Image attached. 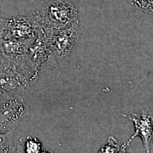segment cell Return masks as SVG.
I'll list each match as a JSON object with an SVG mask.
<instances>
[{
    "label": "cell",
    "instance_id": "cell-4",
    "mask_svg": "<svg viewBox=\"0 0 153 153\" xmlns=\"http://www.w3.org/2000/svg\"><path fill=\"white\" fill-rule=\"evenodd\" d=\"M29 111L21 95L0 97V132L16 129L19 122L27 115Z\"/></svg>",
    "mask_w": 153,
    "mask_h": 153
},
{
    "label": "cell",
    "instance_id": "cell-10",
    "mask_svg": "<svg viewBox=\"0 0 153 153\" xmlns=\"http://www.w3.org/2000/svg\"><path fill=\"white\" fill-rule=\"evenodd\" d=\"M21 147L23 148V153H38L42 151V143L36 138L26 137L19 140Z\"/></svg>",
    "mask_w": 153,
    "mask_h": 153
},
{
    "label": "cell",
    "instance_id": "cell-9",
    "mask_svg": "<svg viewBox=\"0 0 153 153\" xmlns=\"http://www.w3.org/2000/svg\"><path fill=\"white\" fill-rule=\"evenodd\" d=\"M14 131L5 133L0 132V153H15L16 149L13 144Z\"/></svg>",
    "mask_w": 153,
    "mask_h": 153
},
{
    "label": "cell",
    "instance_id": "cell-8",
    "mask_svg": "<svg viewBox=\"0 0 153 153\" xmlns=\"http://www.w3.org/2000/svg\"><path fill=\"white\" fill-rule=\"evenodd\" d=\"M35 38L0 39V51L11 57L23 56L35 42Z\"/></svg>",
    "mask_w": 153,
    "mask_h": 153
},
{
    "label": "cell",
    "instance_id": "cell-6",
    "mask_svg": "<svg viewBox=\"0 0 153 153\" xmlns=\"http://www.w3.org/2000/svg\"><path fill=\"white\" fill-rule=\"evenodd\" d=\"M121 116L131 121L134 126L135 131L130 139L121 148L122 152H125L131 141L136 137L142 140L143 147L146 153H150V144L153 137V113L149 109L143 110L140 114H133L131 116L121 114Z\"/></svg>",
    "mask_w": 153,
    "mask_h": 153
},
{
    "label": "cell",
    "instance_id": "cell-2",
    "mask_svg": "<svg viewBox=\"0 0 153 153\" xmlns=\"http://www.w3.org/2000/svg\"><path fill=\"white\" fill-rule=\"evenodd\" d=\"M40 27L59 30L78 19L77 6L70 0H52L36 11Z\"/></svg>",
    "mask_w": 153,
    "mask_h": 153
},
{
    "label": "cell",
    "instance_id": "cell-11",
    "mask_svg": "<svg viewBox=\"0 0 153 153\" xmlns=\"http://www.w3.org/2000/svg\"><path fill=\"white\" fill-rule=\"evenodd\" d=\"M134 2L140 11L153 15V0H134Z\"/></svg>",
    "mask_w": 153,
    "mask_h": 153
},
{
    "label": "cell",
    "instance_id": "cell-12",
    "mask_svg": "<svg viewBox=\"0 0 153 153\" xmlns=\"http://www.w3.org/2000/svg\"><path fill=\"white\" fill-rule=\"evenodd\" d=\"M108 144L104 146L101 149L102 153H116L120 150L119 146H118L117 141L113 137H110L108 140Z\"/></svg>",
    "mask_w": 153,
    "mask_h": 153
},
{
    "label": "cell",
    "instance_id": "cell-13",
    "mask_svg": "<svg viewBox=\"0 0 153 153\" xmlns=\"http://www.w3.org/2000/svg\"><path fill=\"white\" fill-rule=\"evenodd\" d=\"M8 19L0 18V39L4 38L7 29Z\"/></svg>",
    "mask_w": 153,
    "mask_h": 153
},
{
    "label": "cell",
    "instance_id": "cell-7",
    "mask_svg": "<svg viewBox=\"0 0 153 153\" xmlns=\"http://www.w3.org/2000/svg\"><path fill=\"white\" fill-rule=\"evenodd\" d=\"M40 26L36 11L29 16H16L8 19L4 38H36Z\"/></svg>",
    "mask_w": 153,
    "mask_h": 153
},
{
    "label": "cell",
    "instance_id": "cell-1",
    "mask_svg": "<svg viewBox=\"0 0 153 153\" xmlns=\"http://www.w3.org/2000/svg\"><path fill=\"white\" fill-rule=\"evenodd\" d=\"M39 74L28 64L25 56L11 57L0 51V97L22 95L36 82Z\"/></svg>",
    "mask_w": 153,
    "mask_h": 153
},
{
    "label": "cell",
    "instance_id": "cell-5",
    "mask_svg": "<svg viewBox=\"0 0 153 153\" xmlns=\"http://www.w3.org/2000/svg\"><path fill=\"white\" fill-rule=\"evenodd\" d=\"M55 30L40 27L35 42L28 49L25 57L28 64L36 71H40L46 66Z\"/></svg>",
    "mask_w": 153,
    "mask_h": 153
},
{
    "label": "cell",
    "instance_id": "cell-3",
    "mask_svg": "<svg viewBox=\"0 0 153 153\" xmlns=\"http://www.w3.org/2000/svg\"><path fill=\"white\" fill-rule=\"evenodd\" d=\"M56 32L55 30L46 64L49 68H60L67 64L71 50L80 37L79 20Z\"/></svg>",
    "mask_w": 153,
    "mask_h": 153
}]
</instances>
